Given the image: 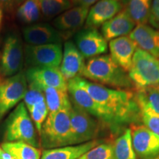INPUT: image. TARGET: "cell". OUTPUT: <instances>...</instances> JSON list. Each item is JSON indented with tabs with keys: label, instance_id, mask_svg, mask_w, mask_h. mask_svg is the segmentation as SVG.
Returning a JSON list of instances; mask_svg holds the SVG:
<instances>
[{
	"label": "cell",
	"instance_id": "1",
	"mask_svg": "<svg viewBox=\"0 0 159 159\" xmlns=\"http://www.w3.org/2000/svg\"><path fill=\"white\" fill-rule=\"evenodd\" d=\"M75 79L97 102L112 115L119 127L142 120L141 111L132 93L122 89L106 88L80 77Z\"/></svg>",
	"mask_w": 159,
	"mask_h": 159
},
{
	"label": "cell",
	"instance_id": "2",
	"mask_svg": "<svg viewBox=\"0 0 159 159\" xmlns=\"http://www.w3.org/2000/svg\"><path fill=\"white\" fill-rule=\"evenodd\" d=\"M82 76L115 88L129 89L133 86L126 71L116 64L110 55H99L89 59L85 63Z\"/></svg>",
	"mask_w": 159,
	"mask_h": 159
},
{
	"label": "cell",
	"instance_id": "3",
	"mask_svg": "<svg viewBox=\"0 0 159 159\" xmlns=\"http://www.w3.org/2000/svg\"><path fill=\"white\" fill-rule=\"evenodd\" d=\"M71 108H64L49 114L39 134L41 146L43 148L52 149L72 145Z\"/></svg>",
	"mask_w": 159,
	"mask_h": 159
},
{
	"label": "cell",
	"instance_id": "4",
	"mask_svg": "<svg viewBox=\"0 0 159 159\" xmlns=\"http://www.w3.org/2000/svg\"><path fill=\"white\" fill-rule=\"evenodd\" d=\"M4 140L5 142H25L35 148L39 146L33 120L24 102H20L7 117Z\"/></svg>",
	"mask_w": 159,
	"mask_h": 159
},
{
	"label": "cell",
	"instance_id": "5",
	"mask_svg": "<svg viewBox=\"0 0 159 159\" xmlns=\"http://www.w3.org/2000/svg\"><path fill=\"white\" fill-rule=\"evenodd\" d=\"M128 76L137 89L159 84V59L137 47Z\"/></svg>",
	"mask_w": 159,
	"mask_h": 159
},
{
	"label": "cell",
	"instance_id": "6",
	"mask_svg": "<svg viewBox=\"0 0 159 159\" xmlns=\"http://www.w3.org/2000/svg\"><path fill=\"white\" fill-rule=\"evenodd\" d=\"M68 82V93L72 104L76 105L91 116L100 119L112 129H117L119 126L116 120L108 111L97 102L88 91L77 82L76 79L69 80Z\"/></svg>",
	"mask_w": 159,
	"mask_h": 159
},
{
	"label": "cell",
	"instance_id": "7",
	"mask_svg": "<svg viewBox=\"0 0 159 159\" xmlns=\"http://www.w3.org/2000/svg\"><path fill=\"white\" fill-rule=\"evenodd\" d=\"M25 57L26 65L28 68L58 69L62 61V47L61 43L39 46L27 44L25 46Z\"/></svg>",
	"mask_w": 159,
	"mask_h": 159
},
{
	"label": "cell",
	"instance_id": "8",
	"mask_svg": "<svg viewBox=\"0 0 159 159\" xmlns=\"http://www.w3.org/2000/svg\"><path fill=\"white\" fill-rule=\"evenodd\" d=\"M27 91V82L23 71L0 82V119L24 99Z\"/></svg>",
	"mask_w": 159,
	"mask_h": 159
},
{
	"label": "cell",
	"instance_id": "9",
	"mask_svg": "<svg viewBox=\"0 0 159 159\" xmlns=\"http://www.w3.org/2000/svg\"><path fill=\"white\" fill-rule=\"evenodd\" d=\"M24 55L20 38L15 34L9 35L3 43L0 57V75L10 77L21 71Z\"/></svg>",
	"mask_w": 159,
	"mask_h": 159
},
{
	"label": "cell",
	"instance_id": "10",
	"mask_svg": "<svg viewBox=\"0 0 159 159\" xmlns=\"http://www.w3.org/2000/svg\"><path fill=\"white\" fill-rule=\"evenodd\" d=\"M70 122L72 145L83 144L94 140L98 132L95 119L76 105H71Z\"/></svg>",
	"mask_w": 159,
	"mask_h": 159
},
{
	"label": "cell",
	"instance_id": "11",
	"mask_svg": "<svg viewBox=\"0 0 159 159\" xmlns=\"http://www.w3.org/2000/svg\"><path fill=\"white\" fill-rule=\"evenodd\" d=\"M25 76L29 87L41 91L47 88H55L68 91V82L57 68H28Z\"/></svg>",
	"mask_w": 159,
	"mask_h": 159
},
{
	"label": "cell",
	"instance_id": "12",
	"mask_svg": "<svg viewBox=\"0 0 159 159\" xmlns=\"http://www.w3.org/2000/svg\"><path fill=\"white\" fill-rule=\"evenodd\" d=\"M130 129L136 157L140 159H152L159 156V135L145 125H137Z\"/></svg>",
	"mask_w": 159,
	"mask_h": 159
},
{
	"label": "cell",
	"instance_id": "13",
	"mask_svg": "<svg viewBox=\"0 0 159 159\" xmlns=\"http://www.w3.org/2000/svg\"><path fill=\"white\" fill-rule=\"evenodd\" d=\"M76 47L84 58H92L104 54L108 50V43L96 28H85L75 38Z\"/></svg>",
	"mask_w": 159,
	"mask_h": 159
},
{
	"label": "cell",
	"instance_id": "14",
	"mask_svg": "<svg viewBox=\"0 0 159 159\" xmlns=\"http://www.w3.org/2000/svg\"><path fill=\"white\" fill-rule=\"evenodd\" d=\"M22 32L24 39L29 45L61 43L62 41V37L59 31L47 23L29 25L25 27Z\"/></svg>",
	"mask_w": 159,
	"mask_h": 159
},
{
	"label": "cell",
	"instance_id": "15",
	"mask_svg": "<svg viewBox=\"0 0 159 159\" xmlns=\"http://www.w3.org/2000/svg\"><path fill=\"white\" fill-rule=\"evenodd\" d=\"M120 0H100L89 11L85 28H96L122 11Z\"/></svg>",
	"mask_w": 159,
	"mask_h": 159
},
{
	"label": "cell",
	"instance_id": "16",
	"mask_svg": "<svg viewBox=\"0 0 159 159\" xmlns=\"http://www.w3.org/2000/svg\"><path fill=\"white\" fill-rule=\"evenodd\" d=\"M85 63L84 57L71 41H67L64 44L62 61L60 71L66 81L82 76Z\"/></svg>",
	"mask_w": 159,
	"mask_h": 159
},
{
	"label": "cell",
	"instance_id": "17",
	"mask_svg": "<svg viewBox=\"0 0 159 159\" xmlns=\"http://www.w3.org/2000/svg\"><path fill=\"white\" fill-rule=\"evenodd\" d=\"M136 48V43L129 36L117 38L109 42L110 56L125 71L130 70Z\"/></svg>",
	"mask_w": 159,
	"mask_h": 159
},
{
	"label": "cell",
	"instance_id": "18",
	"mask_svg": "<svg viewBox=\"0 0 159 159\" xmlns=\"http://www.w3.org/2000/svg\"><path fill=\"white\" fill-rule=\"evenodd\" d=\"M136 23L126 10H123L102 25V35L106 41L126 36L134 30Z\"/></svg>",
	"mask_w": 159,
	"mask_h": 159
},
{
	"label": "cell",
	"instance_id": "19",
	"mask_svg": "<svg viewBox=\"0 0 159 159\" xmlns=\"http://www.w3.org/2000/svg\"><path fill=\"white\" fill-rule=\"evenodd\" d=\"M129 37L139 48L159 58V30L152 29L146 25H138Z\"/></svg>",
	"mask_w": 159,
	"mask_h": 159
},
{
	"label": "cell",
	"instance_id": "20",
	"mask_svg": "<svg viewBox=\"0 0 159 159\" xmlns=\"http://www.w3.org/2000/svg\"><path fill=\"white\" fill-rule=\"evenodd\" d=\"M89 11V7L76 6L58 16L54 20L53 25L55 29L60 31L75 30L85 22Z\"/></svg>",
	"mask_w": 159,
	"mask_h": 159
},
{
	"label": "cell",
	"instance_id": "21",
	"mask_svg": "<svg viewBox=\"0 0 159 159\" xmlns=\"http://www.w3.org/2000/svg\"><path fill=\"white\" fill-rule=\"evenodd\" d=\"M99 144V141L93 140L80 144L47 149L43 151L41 159H77Z\"/></svg>",
	"mask_w": 159,
	"mask_h": 159
},
{
	"label": "cell",
	"instance_id": "22",
	"mask_svg": "<svg viewBox=\"0 0 159 159\" xmlns=\"http://www.w3.org/2000/svg\"><path fill=\"white\" fill-rule=\"evenodd\" d=\"M134 96L140 110H148L159 115V86L137 89Z\"/></svg>",
	"mask_w": 159,
	"mask_h": 159
},
{
	"label": "cell",
	"instance_id": "23",
	"mask_svg": "<svg viewBox=\"0 0 159 159\" xmlns=\"http://www.w3.org/2000/svg\"><path fill=\"white\" fill-rule=\"evenodd\" d=\"M1 148L15 159H41V150L25 142H4Z\"/></svg>",
	"mask_w": 159,
	"mask_h": 159
},
{
	"label": "cell",
	"instance_id": "24",
	"mask_svg": "<svg viewBox=\"0 0 159 159\" xmlns=\"http://www.w3.org/2000/svg\"><path fill=\"white\" fill-rule=\"evenodd\" d=\"M45 101L49 114L55 113L64 108H70L71 102L68 91L55 88L43 89Z\"/></svg>",
	"mask_w": 159,
	"mask_h": 159
},
{
	"label": "cell",
	"instance_id": "25",
	"mask_svg": "<svg viewBox=\"0 0 159 159\" xmlns=\"http://www.w3.org/2000/svg\"><path fill=\"white\" fill-rule=\"evenodd\" d=\"M113 148V159H137L133 147L131 129L128 128L116 139Z\"/></svg>",
	"mask_w": 159,
	"mask_h": 159
},
{
	"label": "cell",
	"instance_id": "26",
	"mask_svg": "<svg viewBox=\"0 0 159 159\" xmlns=\"http://www.w3.org/2000/svg\"><path fill=\"white\" fill-rule=\"evenodd\" d=\"M152 0H127L126 10L136 25H145L148 21Z\"/></svg>",
	"mask_w": 159,
	"mask_h": 159
},
{
	"label": "cell",
	"instance_id": "27",
	"mask_svg": "<svg viewBox=\"0 0 159 159\" xmlns=\"http://www.w3.org/2000/svg\"><path fill=\"white\" fill-rule=\"evenodd\" d=\"M41 7L38 0H25L17 9V18L25 24H33L41 17Z\"/></svg>",
	"mask_w": 159,
	"mask_h": 159
},
{
	"label": "cell",
	"instance_id": "28",
	"mask_svg": "<svg viewBox=\"0 0 159 159\" xmlns=\"http://www.w3.org/2000/svg\"><path fill=\"white\" fill-rule=\"evenodd\" d=\"M42 13L47 18H52L63 13L71 7L69 0H38Z\"/></svg>",
	"mask_w": 159,
	"mask_h": 159
},
{
	"label": "cell",
	"instance_id": "29",
	"mask_svg": "<svg viewBox=\"0 0 159 159\" xmlns=\"http://www.w3.org/2000/svg\"><path fill=\"white\" fill-rule=\"evenodd\" d=\"M28 111L30 114L32 120L35 123V128L40 134L43 122H45L46 119L49 115V111L45 99L33 105L30 109H29Z\"/></svg>",
	"mask_w": 159,
	"mask_h": 159
},
{
	"label": "cell",
	"instance_id": "30",
	"mask_svg": "<svg viewBox=\"0 0 159 159\" xmlns=\"http://www.w3.org/2000/svg\"><path fill=\"white\" fill-rule=\"evenodd\" d=\"M77 159H113L112 145L99 144Z\"/></svg>",
	"mask_w": 159,
	"mask_h": 159
},
{
	"label": "cell",
	"instance_id": "31",
	"mask_svg": "<svg viewBox=\"0 0 159 159\" xmlns=\"http://www.w3.org/2000/svg\"><path fill=\"white\" fill-rule=\"evenodd\" d=\"M43 99H45V97L43 91L40 90L39 89L33 88V87H29V89H27L25 97H24V100H25L24 103H25L27 110H29L33 105Z\"/></svg>",
	"mask_w": 159,
	"mask_h": 159
},
{
	"label": "cell",
	"instance_id": "32",
	"mask_svg": "<svg viewBox=\"0 0 159 159\" xmlns=\"http://www.w3.org/2000/svg\"><path fill=\"white\" fill-rule=\"evenodd\" d=\"M142 120L144 125L159 135V115L155 114L148 110H140Z\"/></svg>",
	"mask_w": 159,
	"mask_h": 159
},
{
	"label": "cell",
	"instance_id": "33",
	"mask_svg": "<svg viewBox=\"0 0 159 159\" xmlns=\"http://www.w3.org/2000/svg\"><path fill=\"white\" fill-rule=\"evenodd\" d=\"M148 21L152 27L159 30V0H152Z\"/></svg>",
	"mask_w": 159,
	"mask_h": 159
},
{
	"label": "cell",
	"instance_id": "34",
	"mask_svg": "<svg viewBox=\"0 0 159 159\" xmlns=\"http://www.w3.org/2000/svg\"><path fill=\"white\" fill-rule=\"evenodd\" d=\"M25 0H0V5L2 7L7 11H11L17 7L20 4H22Z\"/></svg>",
	"mask_w": 159,
	"mask_h": 159
},
{
	"label": "cell",
	"instance_id": "35",
	"mask_svg": "<svg viewBox=\"0 0 159 159\" xmlns=\"http://www.w3.org/2000/svg\"><path fill=\"white\" fill-rule=\"evenodd\" d=\"M74 2L77 5V6H85V7H89L94 4L98 0H73Z\"/></svg>",
	"mask_w": 159,
	"mask_h": 159
},
{
	"label": "cell",
	"instance_id": "36",
	"mask_svg": "<svg viewBox=\"0 0 159 159\" xmlns=\"http://www.w3.org/2000/svg\"><path fill=\"white\" fill-rule=\"evenodd\" d=\"M1 159H15L11 154H9L8 152H6L5 151H2L1 156Z\"/></svg>",
	"mask_w": 159,
	"mask_h": 159
},
{
	"label": "cell",
	"instance_id": "37",
	"mask_svg": "<svg viewBox=\"0 0 159 159\" xmlns=\"http://www.w3.org/2000/svg\"><path fill=\"white\" fill-rule=\"evenodd\" d=\"M2 17H3L2 7L1 5H0V28H1V25H2Z\"/></svg>",
	"mask_w": 159,
	"mask_h": 159
},
{
	"label": "cell",
	"instance_id": "38",
	"mask_svg": "<svg viewBox=\"0 0 159 159\" xmlns=\"http://www.w3.org/2000/svg\"><path fill=\"white\" fill-rule=\"evenodd\" d=\"M2 151H3V150L2 149L1 147H0V159H1V156H2Z\"/></svg>",
	"mask_w": 159,
	"mask_h": 159
},
{
	"label": "cell",
	"instance_id": "39",
	"mask_svg": "<svg viewBox=\"0 0 159 159\" xmlns=\"http://www.w3.org/2000/svg\"><path fill=\"white\" fill-rule=\"evenodd\" d=\"M2 81V79H1V77H0V82H1Z\"/></svg>",
	"mask_w": 159,
	"mask_h": 159
}]
</instances>
